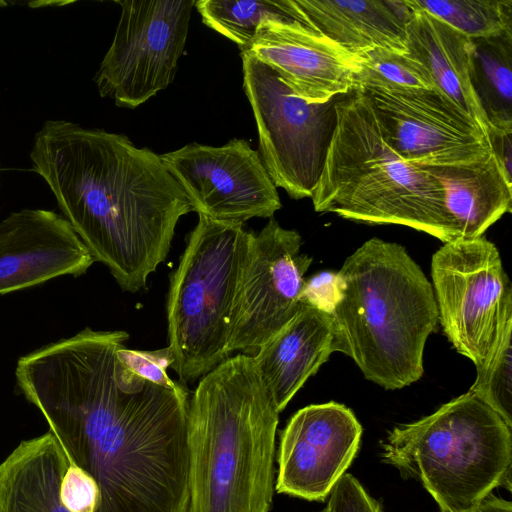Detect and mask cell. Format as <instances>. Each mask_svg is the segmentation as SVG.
I'll list each match as a JSON object with an SVG mask.
<instances>
[{"mask_svg":"<svg viewBox=\"0 0 512 512\" xmlns=\"http://www.w3.org/2000/svg\"><path fill=\"white\" fill-rule=\"evenodd\" d=\"M362 426L345 405L328 402L298 410L280 435L275 490L324 501L356 456Z\"/></svg>","mask_w":512,"mask_h":512,"instance_id":"cell-14","label":"cell"},{"mask_svg":"<svg viewBox=\"0 0 512 512\" xmlns=\"http://www.w3.org/2000/svg\"><path fill=\"white\" fill-rule=\"evenodd\" d=\"M512 330L503 337L488 364L477 371L470 391L512 427Z\"/></svg>","mask_w":512,"mask_h":512,"instance_id":"cell-26","label":"cell"},{"mask_svg":"<svg viewBox=\"0 0 512 512\" xmlns=\"http://www.w3.org/2000/svg\"><path fill=\"white\" fill-rule=\"evenodd\" d=\"M471 40L472 84L488 128L512 130V31Z\"/></svg>","mask_w":512,"mask_h":512,"instance_id":"cell-22","label":"cell"},{"mask_svg":"<svg viewBox=\"0 0 512 512\" xmlns=\"http://www.w3.org/2000/svg\"><path fill=\"white\" fill-rule=\"evenodd\" d=\"M0 174H1V169H0Z\"/></svg>","mask_w":512,"mask_h":512,"instance_id":"cell-32","label":"cell"},{"mask_svg":"<svg viewBox=\"0 0 512 512\" xmlns=\"http://www.w3.org/2000/svg\"><path fill=\"white\" fill-rule=\"evenodd\" d=\"M122 330L85 327L18 358L19 392L68 458L97 483V512H188L189 390L140 378Z\"/></svg>","mask_w":512,"mask_h":512,"instance_id":"cell-1","label":"cell"},{"mask_svg":"<svg viewBox=\"0 0 512 512\" xmlns=\"http://www.w3.org/2000/svg\"><path fill=\"white\" fill-rule=\"evenodd\" d=\"M406 46L436 89L471 117L487 136V119L472 84V40L406 0Z\"/></svg>","mask_w":512,"mask_h":512,"instance_id":"cell-19","label":"cell"},{"mask_svg":"<svg viewBox=\"0 0 512 512\" xmlns=\"http://www.w3.org/2000/svg\"><path fill=\"white\" fill-rule=\"evenodd\" d=\"M195 7L206 26L236 43L240 51L265 22H299L292 0H199Z\"/></svg>","mask_w":512,"mask_h":512,"instance_id":"cell-23","label":"cell"},{"mask_svg":"<svg viewBox=\"0 0 512 512\" xmlns=\"http://www.w3.org/2000/svg\"><path fill=\"white\" fill-rule=\"evenodd\" d=\"M198 216L170 277L166 305L171 368L183 385L230 357L232 311L250 233L242 223Z\"/></svg>","mask_w":512,"mask_h":512,"instance_id":"cell-7","label":"cell"},{"mask_svg":"<svg viewBox=\"0 0 512 512\" xmlns=\"http://www.w3.org/2000/svg\"><path fill=\"white\" fill-rule=\"evenodd\" d=\"M388 145L417 166H450L480 160L492 151L471 117L437 90L359 82Z\"/></svg>","mask_w":512,"mask_h":512,"instance_id":"cell-12","label":"cell"},{"mask_svg":"<svg viewBox=\"0 0 512 512\" xmlns=\"http://www.w3.org/2000/svg\"><path fill=\"white\" fill-rule=\"evenodd\" d=\"M359 56L363 58V63L356 84L374 82L397 87L437 90L424 66L409 53L374 49Z\"/></svg>","mask_w":512,"mask_h":512,"instance_id":"cell-25","label":"cell"},{"mask_svg":"<svg viewBox=\"0 0 512 512\" xmlns=\"http://www.w3.org/2000/svg\"><path fill=\"white\" fill-rule=\"evenodd\" d=\"M470 512H512V504L490 493Z\"/></svg>","mask_w":512,"mask_h":512,"instance_id":"cell-31","label":"cell"},{"mask_svg":"<svg viewBox=\"0 0 512 512\" xmlns=\"http://www.w3.org/2000/svg\"><path fill=\"white\" fill-rule=\"evenodd\" d=\"M67 461L50 431L21 441L0 463V512H74L61 490Z\"/></svg>","mask_w":512,"mask_h":512,"instance_id":"cell-20","label":"cell"},{"mask_svg":"<svg viewBox=\"0 0 512 512\" xmlns=\"http://www.w3.org/2000/svg\"><path fill=\"white\" fill-rule=\"evenodd\" d=\"M321 512H324V511H321Z\"/></svg>","mask_w":512,"mask_h":512,"instance_id":"cell-33","label":"cell"},{"mask_svg":"<svg viewBox=\"0 0 512 512\" xmlns=\"http://www.w3.org/2000/svg\"><path fill=\"white\" fill-rule=\"evenodd\" d=\"M113 41L94 77L99 94L134 109L173 81L194 0H123Z\"/></svg>","mask_w":512,"mask_h":512,"instance_id":"cell-10","label":"cell"},{"mask_svg":"<svg viewBox=\"0 0 512 512\" xmlns=\"http://www.w3.org/2000/svg\"><path fill=\"white\" fill-rule=\"evenodd\" d=\"M160 157L197 214L244 224L271 218L282 206L259 153L244 139L220 147L190 143Z\"/></svg>","mask_w":512,"mask_h":512,"instance_id":"cell-13","label":"cell"},{"mask_svg":"<svg viewBox=\"0 0 512 512\" xmlns=\"http://www.w3.org/2000/svg\"><path fill=\"white\" fill-rule=\"evenodd\" d=\"M324 512H383L360 482L351 474H344L329 494Z\"/></svg>","mask_w":512,"mask_h":512,"instance_id":"cell-28","label":"cell"},{"mask_svg":"<svg viewBox=\"0 0 512 512\" xmlns=\"http://www.w3.org/2000/svg\"><path fill=\"white\" fill-rule=\"evenodd\" d=\"M337 122L312 193L314 210L368 224H397L443 243L461 239L441 183L403 160L386 142L359 87L338 97Z\"/></svg>","mask_w":512,"mask_h":512,"instance_id":"cell-5","label":"cell"},{"mask_svg":"<svg viewBox=\"0 0 512 512\" xmlns=\"http://www.w3.org/2000/svg\"><path fill=\"white\" fill-rule=\"evenodd\" d=\"M94 262L60 213L23 208L0 221V295L82 276Z\"/></svg>","mask_w":512,"mask_h":512,"instance_id":"cell-16","label":"cell"},{"mask_svg":"<svg viewBox=\"0 0 512 512\" xmlns=\"http://www.w3.org/2000/svg\"><path fill=\"white\" fill-rule=\"evenodd\" d=\"M117 357L132 373L153 384L175 391L186 387L180 382L173 381L167 374V368L174 362L172 351L168 346L143 351L128 349L125 344H122L117 349Z\"/></svg>","mask_w":512,"mask_h":512,"instance_id":"cell-27","label":"cell"},{"mask_svg":"<svg viewBox=\"0 0 512 512\" xmlns=\"http://www.w3.org/2000/svg\"><path fill=\"white\" fill-rule=\"evenodd\" d=\"M413 3L470 39L512 31L511 0H413Z\"/></svg>","mask_w":512,"mask_h":512,"instance_id":"cell-24","label":"cell"},{"mask_svg":"<svg viewBox=\"0 0 512 512\" xmlns=\"http://www.w3.org/2000/svg\"><path fill=\"white\" fill-rule=\"evenodd\" d=\"M278 422L252 356L201 377L188 405V512H269Z\"/></svg>","mask_w":512,"mask_h":512,"instance_id":"cell-3","label":"cell"},{"mask_svg":"<svg viewBox=\"0 0 512 512\" xmlns=\"http://www.w3.org/2000/svg\"><path fill=\"white\" fill-rule=\"evenodd\" d=\"M299 22L350 53H408L406 0H292Z\"/></svg>","mask_w":512,"mask_h":512,"instance_id":"cell-18","label":"cell"},{"mask_svg":"<svg viewBox=\"0 0 512 512\" xmlns=\"http://www.w3.org/2000/svg\"><path fill=\"white\" fill-rule=\"evenodd\" d=\"M383 462L415 479L440 512H470L492 490H511L512 427L468 390L418 421L395 426Z\"/></svg>","mask_w":512,"mask_h":512,"instance_id":"cell-6","label":"cell"},{"mask_svg":"<svg viewBox=\"0 0 512 512\" xmlns=\"http://www.w3.org/2000/svg\"><path fill=\"white\" fill-rule=\"evenodd\" d=\"M241 52L273 69L308 103H325L356 86L363 58L298 21H268Z\"/></svg>","mask_w":512,"mask_h":512,"instance_id":"cell-15","label":"cell"},{"mask_svg":"<svg viewBox=\"0 0 512 512\" xmlns=\"http://www.w3.org/2000/svg\"><path fill=\"white\" fill-rule=\"evenodd\" d=\"M330 315L335 352L366 379L401 389L423 375L426 340L438 322L431 283L397 243L371 238L342 265Z\"/></svg>","mask_w":512,"mask_h":512,"instance_id":"cell-4","label":"cell"},{"mask_svg":"<svg viewBox=\"0 0 512 512\" xmlns=\"http://www.w3.org/2000/svg\"><path fill=\"white\" fill-rule=\"evenodd\" d=\"M302 238L275 220L249 233L234 301L228 352L254 356L306 305L305 274L313 259Z\"/></svg>","mask_w":512,"mask_h":512,"instance_id":"cell-11","label":"cell"},{"mask_svg":"<svg viewBox=\"0 0 512 512\" xmlns=\"http://www.w3.org/2000/svg\"><path fill=\"white\" fill-rule=\"evenodd\" d=\"M339 295L337 272L325 271L305 281L302 292L304 304L331 313Z\"/></svg>","mask_w":512,"mask_h":512,"instance_id":"cell-29","label":"cell"},{"mask_svg":"<svg viewBox=\"0 0 512 512\" xmlns=\"http://www.w3.org/2000/svg\"><path fill=\"white\" fill-rule=\"evenodd\" d=\"M422 167L441 183L446 209L461 239L483 236L491 225L511 212L512 178L493 153L458 165Z\"/></svg>","mask_w":512,"mask_h":512,"instance_id":"cell-21","label":"cell"},{"mask_svg":"<svg viewBox=\"0 0 512 512\" xmlns=\"http://www.w3.org/2000/svg\"><path fill=\"white\" fill-rule=\"evenodd\" d=\"M60 214L124 291L146 287L179 219L193 211L160 155L127 136L46 120L29 153Z\"/></svg>","mask_w":512,"mask_h":512,"instance_id":"cell-2","label":"cell"},{"mask_svg":"<svg viewBox=\"0 0 512 512\" xmlns=\"http://www.w3.org/2000/svg\"><path fill=\"white\" fill-rule=\"evenodd\" d=\"M243 87L255 117L261 159L276 187L312 196L336 127V101L308 103L268 65L241 52Z\"/></svg>","mask_w":512,"mask_h":512,"instance_id":"cell-9","label":"cell"},{"mask_svg":"<svg viewBox=\"0 0 512 512\" xmlns=\"http://www.w3.org/2000/svg\"><path fill=\"white\" fill-rule=\"evenodd\" d=\"M487 137L491 151L509 178H512V130L489 127Z\"/></svg>","mask_w":512,"mask_h":512,"instance_id":"cell-30","label":"cell"},{"mask_svg":"<svg viewBox=\"0 0 512 512\" xmlns=\"http://www.w3.org/2000/svg\"><path fill=\"white\" fill-rule=\"evenodd\" d=\"M431 276L445 335L483 369L512 330V287L497 247L484 236L444 243Z\"/></svg>","mask_w":512,"mask_h":512,"instance_id":"cell-8","label":"cell"},{"mask_svg":"<svg viewBox=\"0 0 512 512\" xmlns=\"http://www.w3.org/2000/svg\"><path fill=\"white\" fill-rule=\"evenodd\" d=\"M331 315L305 305L252 356L278 412L335 352Z\"/></svg>","mask_w":512,"mask_h":512,"instance_id":"cell-17","label":"cell"}]
</instances>
